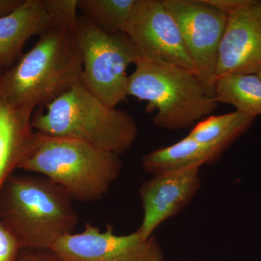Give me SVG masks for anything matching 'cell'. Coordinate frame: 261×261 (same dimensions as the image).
I'll use <instances>...</instances> for the list:
<instances>
[{"instance_id": "obj_1", "label": "cell", "mask_w": 261, "mask_h": 261, "mask_svg": "<svg viewBox=\"0 0 261 261\" xmlns=\"http://www.w3.org/2000/svg\"><path fill=\"white\" fill-rule=\"evenodd\" d=\"M53 17L54 23L32 49L4 70L0 82V93L10 104L32 113L80 83L82 76L78 18Z\"/></svg>"}, {"instance_id": "obj_2", "label": "cell", "mask_w": 261, "mask_h": 261, "mask_svg": "<svg viewBox=\"0 0 261 261\" xmlns=\"http://www.w3.org/2000/svg\"><path fill=\"white\" fill-rule=\"evenodd\" d=\"M73 200L45 176L13 174L0 190V221L22 249L50 250L74 233L79 216Z\"/></svg>"}, {"instance_id": "obj_3", "label": "cell", "mask_w": 261, "mask_h": 261, "mask_svg": "<svg viewBox=\"0 0 261 261\" xmlns=\"http://www.w3.org/2000/svg\"><path fill=\"white\" fill-rule=\"evenodd\" d=\"M34 111L35 132L61 138L83 141L121 155L135 143L138 126L126 111L105 106L80 83Z\"/></svg>"}, {"instance_id": "obj_4", "label": "cell", "mask_w": 261, "mask_h": 261, "mask_svg": "<svg viewBox=\"0 0 261 261\" xmlns=\"http://www.w3.org/2000/svg\"><path fill=\"white\" fill-rule=\"evenodd\" d=\"M122 168L119 154L83 141L38 132L35 148L18 169L45 176L73 200L93 202L108 193Z\"/></svg>"}, {"instance_id": "obj_5", "label": "cell", "mask_w": 261, "mask_h": 261, "mask_svg": "<svg viewBox=\"0 0 261 261\" xmlns=\"http://www.w3.org/2000/svg\"><path fill=\"white\" fill-rule=\"evenodd\" d=\"M128 76L127 94L157 111L154 126L169 130L190 128L214 112L218 103L191 70L168 63L137 61Z\"/></svg>"}, {"instance_id": "obj_6", "label": "cell", "mask_w": 261, "mask_h": 261, "mask_svg": "<svg viewBox=\"0 0 261 261\" xmlns=\"http://www.w3.org/2000/svg\"><path fill=\"white\" fill-rule=\"evenodd\" d=\"M77 38L82 60L80 83L107 107L116 108L128 97L126 70L137 56L126 34H108L78 17Z\"/></svg>"}, {"instance_id": "obj_7", "label": "cell", "mask_w": 261, "mask_h": 261, "mask_svg": "<svg viewBox=\"0 0 261 261\" xmlns=\"http://www.w3.org/2000/svg\"><path fill=\"white\" fill-rule=\"evenodd\" d=\"M178 24L196 76L214 97L220 47L228 15L207 0H163Z\"/></svg>"}, {"instance_id": "obj_8", "label": "cell", "mask_w": 261, "mask_h": 261, "mask_svg": "<svg viewBox=\"0 0 261 261\" xmlns=\"http://www.w3.org/2000/svg\"><path fill=\"white\" fill-rule=\"evenodd\" d=\"M126 34L137 61L176 65L195 74L178 24L163 0H139Z\"/></svg>"}, {"instance_id": "obj_9", "label": "cell", "mask_w": 261, "mask_h": 261, "mask_svg": "<svg viewBox=\"0 0 261 261\" xmlns=\"http://www.w3.org/2000/svg\"><path fill=\"white\" fill-rule=\"evenodd\" d=\"M50 250L65 261L164 260L162 248L154 235L145 238L138 231L117 235L111 225L102 232L89 223L82 232L58 239Z\"/></svg>"}, {"instance_id": "obj_10", "label": "cell", "mask_w": 261, "mask_h": 261, "mask_svg": "<svg viewBox=\"0 0 261 261\" xmlns=\"http://www.w3.org/2000/svg\"><path fill=\"white\" fill-rule=\"evenodd\" d=\"M216 81L228 74H256L261 70V0H247L228 13Z\"/></svg>"}, {"instance_id": "obj_11", "label": "cell", "mask_w": 261, "mask_h": 261, "mask_svg": "<svg viewBox=\"0 0 261 261\" xmlns=\"http://www.w3.org/2000/svg\"><path fill=\"white\" fill-rule=\"evenodd\" d=\"M200 166L152 176L142 183L139 194L143 207V220L137 231L143 238L166 220L177 214L195 197L201 186Z\"/></svg>"}, {"instance_id": "obj_12", "label": "cell", "mask_w": 261, "mask_h": 261, "mask_svg": "<svg viewBox=\"0 0 261 261\" xmlns=\"http://www.w3.org/2000/svg\"><path fill=\"white\" fill-rule=\"evenodd\" d=\"M53 23L48 0H24L9 14L0 17V66L6 70L14 65L27 41L40 36Z\"/></svg>"}, {"instance_id": "obj_13", "label": "cell", "mask_w": 261, "mask_h": 261, "mask_svg": "<svg viewBox=\"0 0 261 261\" xmlns=\"http://www.w3.org/2000/svg\"><path fill=\"white\" fill-rule=\"evenodd\" d=\"M33 113L15 107L0 93V190L37 145Z\"/></svg>"}, {"instance_id": "obj_14", "label": "cell", "mask_w": 261, "mask_h": 261, "mask_svg": "<svg viewBox=\"0 0 261 261\" xmlns=\"http://www.w3.org/2000/svg\"><path fill=\"white\" fill-rule=\"evenodd\" d=\"M221 155L214 149L187 136L174 145L154 149L145 154L142 163L146 172L155 176L214 163Z\"/></svg>"}, {"instance_id": "obj_15", "label": "cell", "mask_w": 261, "mask_h": 261, "mask_svg": "<svg viewBox=\"0 0 261 261\" xmlns=\"http://www.w3.org/2000/svg\"><path fill=\"white\" fill-rule=\"evenodd\" d=\"M255 119V116L238 111L211 116L197 123L187 136L221 154L252 126Z\"/></svg>"}, {"instance_id": "obj_16", "label": "cell", "mask_w": 261, "mask_h": 261, "mask_svg": "<svg viewBox=\"0 0 261 261\" xmlns=\"http://www.w3.org/2000/svg\"><path fill=\"white\" fill-rule=\"evenodd\" d=\"M214 97L237 111L261 116V80L256 74H228L216 81Z\"/></svg>"}, {"instance_id": "obj_17", "label": "cell", "mask_w": 261, "mask_h": 261, "mask_svg": "<svg viewBox=\"0 0 261 261\" xmlns=\"http://www.w3.org/2000/svg\"><path fill=\"white\" fill-rule=\"evenodd\" d=\"M139 0H77L82 16L108 34H126Z\"/></svg>"}, {"instance_id": "obj_18", "label": "cell", "mask_w": 261, "mask_h": 261, "mask_svg": "<svg viewBox=\"0 0 261 261\" xmlns=\"http://www.w3.org/2000/svg\"><path fill=\"white\" fill-rule=\"evenodd\" d=\"M22 248L16 239L0 221V261H17Z\"/></svg>"}, {"instance_id": "obj_19", "label": "cell", "mask_w": 261, "mask_h": 261, "mask_svg": "<svg viewBox=\"0 0 261 261\" xmlns=\"http://www.w3.org/2000/svg\"><path fill=\"white\" fill-rule=\"evenodd\" d=\"M17 261H65L51 250L22 249Z\"/></svg>"}, {"instance_id": "obj_20", "label": "cell", "mask_w": 261, "mask_h": 261, "mask_svg": "<svg viewBox=\"0 0 261 261\" xmlns=\"http://www.w3.org/2000/svg\"><path fill=\"white\" fill-rule=\"evenodd\" d=\"M207 2L228 14L245 5L247 0H207Z\"/></svg>"}, {"instance_id": "obj_21", "label": "cell", "mask_w": 261, "mask_h": 261, "mask_svg": "<svg viewBox=\"0 0 261 261\" xmlns=\"http://www.w3.org/2000/svg\"><path fill=\"white\" fill-rule=\"evenodd\" d=\"M24 0H0V17L5 16L18 8Z\"/></svg>"}, {"instance_id": "obj_22", "label": "cell", "mask_w": 261, "mask_h": 261, "mask_svg": "<svg viewBox=\"0 0 261 261\" xmlns=\"http://www.w3.org/2000/svg\"><path fill=\"white\" fill-rule=\"evenodd\" d=\"M3 68H2L1 66H0V82H1V79H2V76H3Z\"/></svg>"}, {"instance_id": "obj_23", "label": "cell", "mask_w": 261, "mask_h": 261, "mask_svg": "<svg viewBox=\"0 0 261 261\" xmlns=\"http://www.w3.org/2000/svg\"><path fill=\"white\" fill-rule=\"evenodd\" d=\"M256 75L259 77V78H260V80H261V70L258 72V73H256Z\"/></svg>"}]
</instances>
